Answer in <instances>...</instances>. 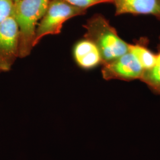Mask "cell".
<instances>
[{
    "label": "cell",
    "instance_id": "8fae6325",
    "mask_svg": "<svg viewBox=\"0 0 160 160\" xmlns=\"http://www.w3.org/2000/svg\"><path fill=\"white\" fill-rule=\"evenodd\" d=\"M14 2L12 0H0V23L12 16Z\"/></svg>",
    "mask_w": 160,
    "mask_h": 160
},
{
    "label": "cell",
    "instance_id": "52a82bcc",
    "mask_svg": "<svg viewBox=\"0 0 160 160\" xmlns=\"http://www.w3.org/2000/svg\"><path fill=\"white\" fill-rule=\"evenodd\" d=\"M72 54L75 63L83 69H92L102 65V57L97 47L84 38L75 44Z\"/></svg>",
    "mask_w": 160,
    "mask_h": 160
},
{
    "label": "cell",
    "instance_id": "30bf717a",
    "mask_svg": "<svg viewBox=\"0 0 160 160\" xmlns=\"http://www.w3.org/2000/svg\"><path fill=\"white\" fill-rule=\"evenodd\" d=\"M71 6L80 8L81 9L87 10L92 6L103 4V3H112V0H62Z\"/></svg>",
    "mask_w": 160,
    "mask_h": 160
},
{
    "label": "cell",
    "instance_id": "4fadbf2b",
    "mask_svg": "<svg viewBox=\"0 0 160 160\" xmlns=\"http://www.w3.org/2000/svg\"></svg>",
    "mask_w": 160,
    "mask_h": 160
},
{
    "label": "cell",
    "instance_id": "8992f818",
    "mask_svg": "<svg viewBox=\"0 0 160 160\" xmlns=\"http://www.w3.org/2000/svg\"><path fill=\"white\" fill-rule=\"evenodd\" d=\"M115 15H151L160 20V0H112Z\"/></svg>",
    "mask_w": 160,
    "mask_h": 160
},
{
    "label": "cell",
    "instance_id": "7a4b0ae2",
    "mask_svg": "<svg viewBox=\"0 0 160 160\" xmlns=\"http://www.w3.org/2000/svg\"><path fill=\"white\" fill-rule=\"evenodd\" d=\"M50 0H19L14 3L12 16L19 33V58L28 57L33 48L36 30Z\"/></svg>",
    "mask_w": 160,
    "mask_h": 160
},
{
    "label": "cell",
    "instance_id": "7c38bea8",
    "mask_svg": "<svg viewBox=\"0 0 160 160\" xmlns=\"http://www.w3.org/2000/svg\"><path fill=\"white\" fill-rule=\"evenodd\" d=\"M12 1L15 3V2H17V1H19V0H12Z\"/></svg>",
    "mask_w": 160,
    "mask_h": 160
},
{
    "label": "cell",
    "instance_id": "3957f363",
    "mask_svg": "<svg viewBox=\"0 0 160 160\" xmlns=\"http://www.w3.org/2000/svg\"><path fill=\"white\" fill-rule=\"evenodd\" d=\"M87 10L71 6L62 0H50L44 16L36 30L33 47L48 35L59 34L63 24L73 17L86 14Z\"/></svg>",
    "mask_w": 160,
    "mask_h": 160
},
{
    "label": "cell",
    "instance_id": "6da1fadb",
    "mask_svg": "<svg viewBox=\"0 0 160 160\" xmlns=\"http://www.w3.org/2000/svg\"><path fill=\"white\" fill-rule=\"evenodd\" d=\"M83 27L84 38L92 42L100 53L102 65L109 63L129 51V43L122 39L109 21L100 14L90 18Z\"/></svg>",
    "mask_w": 160,
    "mask_h": 160
},
{
    "label": "cell",
    "instance_id": "5b68a950",
    "mask_svg": "<svg viewBox=\"0 0 160 160\" xmlns=\"http://www.w3.org/2000/svg\"><path fill=\"white\" fill-rule=\"evenodd\" d=\"M145 70L136 58L128 52L109 63L103 65L102 74L104 80L133 81L141 80Z\"/></svg>",
    "mask_w": 160,
    "mask_h": 160
},
{
    "label": "cell",
    "instance_id": "277c9868",
    "mask_svg": "<svg viewBox=\"0 0 160 160\" xmlns=\"http://www.w3.org/2000/svg\"><path fill=\"white\" fill-rule=\"evenodd\" d=\"M19 58V33L12 16L0 23V74L11 70Z\"/></svg>",
    "mask_w": 160,
    "mask_h": 160
},
{
    "label": "cell",
    "instance_id": "9c48e42d",
    "mask_svg": "<svg viewBox=\"0 0 160 160\" xmlns=\"http://www.w3.org/2000/svg\"><path fill=\"white\" fill-rule=\"evenodd\" d=\"M156 62L152 68L145 71L141 79L149 88L157 94H160V43Z\"/></svg>",
    "mask_w": 160,
    "mask_h": 160
},
{
    "label": "cell",
    "instance_id": "ba28073f",
    "mask_svg": "<svg viewBox=\"0 0 160 160\" xmlns=\"http://www.w3.org/2000/svg\"><path fill=\"white\" fill-rule=\"evenodd\" d=\"M136 58L145 71L152 68L156 62L157 56L142 43L129 45V51Z\"/></svg>",
    "mask_w": 160,
    "mask_h": 160
}]
</instances>
